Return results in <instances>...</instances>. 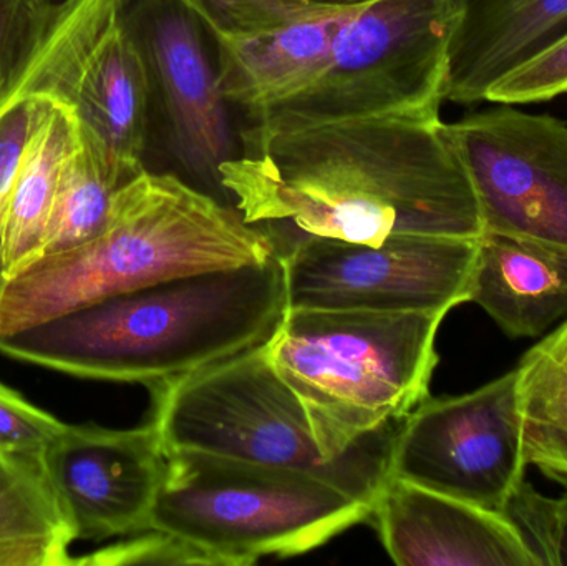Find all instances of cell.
Segmentation results:
<instances>
[{"instance_id":"obj_10","label":"cell","mask_w":567,"mask_h":566,"mask_svg":"<svg viewBox=\"0 0 567 566\" xmlns=\"http://www.w3.org/2000/svg\"><path fill=\"white\" fill-rule=\"evenodd\" d=\"M123 2L65 0L16 100H55L72 112L82 135L126 165L145 169L148 80L120 22Z\"/></svg>"},{"instance_id":"obj_24","label":"cell","mask_w":567,"mask_h":566,"mask_svg":"<svg viewBox=\"0 0 567 566\" xmlns=\"http://www.w3.org/2000/svg\"><path fill=\"white\" fill-rule=\"evenodd\" d=\"M203 20L212 33H249L293 22L312 7L292 0H182Z\"/></svg>"},{"instance_id":"obj_29","label":"cell","mask_w":567,"mask_h":566,"mask_svg":"<svg viewBox=\"0 0 567 566\" xmlns=\"http://www.w3.org/2000/svg\"><path fill=\"white\" fill-rule=\"evenodd\" d=\"M292 2L312 7V9L347 10L367 6V3L373 2V0H292Z\"/></svg>"},{"instance_id":"obj_4","label":"cell","mask_w":567,"mask_h":566,"mask_svg":"<svg viewBox=\"0 0 567 566\" xmlns=\"http://www.w3.org/2000/svg\"><path fill=\"white\" fill-rule=\"evenodd\" d=\"M443 319L286 309L266 352L327 457H343L429 399Z\"/></svg>"},{"instance_id":"obj_26","label":"cell","mask_w":567,"mask_h":566,"mask_svg":"<svg viewBox=\"0 0 567 566\" xmlns=\"http://www.w3.org/2000/svg\"><path fill=\"white\" fill-rule=\"evenodd\" d=\"M40 96H23L0 112V292L6 286V235L13 183L29 142Z\"/></svg>"},{"instance_id":"obj_22","label":"cell","mask_w":567,"mask_h":566,"mask_svg":"<svg viewBox=\"0 0 567 566\" xmlns=\"http://www.w3.org/2000/svg\"><path fill=\"white\" fill-rule=\"evenodd\" d=\"M65 0H0V112L16 100Z\"/></svg>"},{"instance_id":"obj_21","label":"cell","mask_w":567,"mask_h":566,"mask_svg":"<svg viewBox=\"0 0 567 566\" xmlns=\"http://www.w3.org/2000/svg\"><path fill=\"white\" fill-rule=\"evenodd\" d=\"M516 368L526 464L567 485V362L535 346Z\"/></svg>"},{"instance_id":"obj_8","label":"cell","mask_w":567,"mask_h":566,"mask_svg":"<svg viewBox=\"0 0 567 566\" xmlns=\"http://www.w3.org/2000/svg\"><path fill=\"white\" fill-rule=\"evenodd\" d=\"M120 22L148 80L145 169L178 176L233 206L219 169L241 153V128L219 90L205 23L182 0H125Z\"/></svg>"},{"instance_id":"obj_23","label":"cell","mask_w":567,"mask_h":566,"mask_svg":"<svg viewBox=\"0 0 567 566\" xmlns=\"http://www.w3.org/2000/svg\"><path fill=\"white\" fill-rule=\"evenodd\" d=\"M505 514L518 525L542 566H567V485L559 497H548L525 478Z\"/></svg>"},{"instance_id":"obj_7","label":"cell","mask_w":567,"mask_h":566,"mask_svg":"<svg viewBox=\"0 0 567 566\" xmlns=\"http://www.w3.org/2000/svg\"><path fill=\"white\" fill-rule=\"evenodd\" d=\"M465 0H373L349 17L322 72L245 126L293 130L369 116L439 120Z\"/></svg>"},{"instance_id":"obj_18","label":"cell","mask_w":567,"mask_h":566,"mask_svg":"<svg viewBox=\"0 0 567 566\" xmlns=\"http://www.w3.org/2000/svg\"><path fill=\"white\" fill-rule=\"evenodd\" d=\"M75 142L72 112L55 100L40 96V109L13 183L6 235L7 281L42 258L63 163Z\"/></svg>"},{"instance_id":"obj_28","label":"cell","mask_w":567,"mask_h":566,"mask_svg":"<svg viewBox=\"0 0 567 566\" xmlns=\"http://www.w3.org/2000/svg\"><path fill=\"white\" fill-rule=\"evenodd\" d=\"M536 346H538L542 351H545L546 354L553 356V358L559 359V361L567 362V321L561 328L556 329L553 335H549L545 341Z\"/></svg>"},{"instance_id":"obj_9","label":"cell","mask_w":567,"mask_h":566,"mask_svg":"<svg viewBox=\"0 0 567 566\" xmlns=\"http://www.w3.org/2000/svg\"><path fill=\"white\" fill-rule=\"evenodd\" d=\"M478 238L300 236L282 256L287 309L449 315L470 301Z\"/></svg>"},{"instance_id":"obj_6","label":"cell","mask_w":567,"mask_h":566,"mask_svg":"<svg viewBox=\"0 0 567 566\" xmlns=\"http://www.w3.org/2000/svg\"><path fill=\"white\" fill-rule=\"evenodd\" d=\"M165 481L148 532L198 565H252L327 544L372 508L326 478L195 451L166 452Z\"/></svg>"},{"instance_id":"obj_3","label":"cell","mask_w":567,"mask_h":566,"mask_svg":"<svg viewBox=\"0 0 567 566\" xmlns=\"http://www.w3.org/2000/svg\"><path fill=\"white\" fill-rule=\"evenodd\" d=\"M279 255L261 226L169 173L143 172L120 189L109 225L75 248L43 256L0 292V336L90 302L212 269Z\"/></svg>"},{"instance_id":"obj_27","label":"cell","mask_w":567,"mask_h":566,"mask_svg":"<svg viewBox=\"0 0 567 566\" xmlns=\"http://www.w3.org/2000/svg\"><path fill=\"white\" fill-rule=\"evenodd\" d=\"M65 424L0 384V454L43 455Z\"/></svg>"},{"instance_id":"obj_20","label":"cell","mask_w":567,"mask_h":566,"mask_svg":"<svg viewBox=\"0 0 567 566\" xmlns=\"http://www.w3.org/2000/svg\"><path fill=\"white\" fill-rule=\"evenodd\" d=\"M143 172L146 169L126 165L105 146L82 135L76 126V142L63 163L42 258L100 235L109 225L120 189Z\"/></svg>"},{"instance_id":"obj_14","label":"cell","mask_w":567,"mask_h":566,"mask_svg":"<svg viewBox=\"0 0 567 566\" xmlns=\"http://www.w3.org/2000/svg\"><path fill=\"white\" fill-rule=\"evenodd\" d=\"M383 548L402 566H542L505 512L389 475L372 515Z\"/></svg>"},{"instance_id":"obj_16","label":"cell","mask_w":567,"mask_h":566,"mask_svg":"<svg viewBox=\"0 0 567 566\" xmlns=\"http://www.w3.org/2000/svg\"><path fill=\"white\" fill-rule=\"evenodd\" d=\"M567 35V0H465L450 52L446 100L485 102L489 89Z\"/></svg>"},{"instance_id":"obj_25","label":"cell","mask_w":567,"mask_h":566,"mask_svg":"<svg viewBox=\"0 0 567 566\" xmlns=\"http://www.w3.org/2000/svg\"><path fill=\"white\" fill-rule=\"evenodd\" d=\"M567 93V35L503 76L489 89L485 102L505 105L548 102Z\"/></svg>"},{"instance_id":"obj_12","label":"cell","mask_w":567,"mask_h":566,"mask_svg":"<svg viewBox=\"0 0 567 566\" xmlns=\"http://www.w3.org/2000/svg\"><path fill=\"white\" fill-rule=\"evenodd\" d=\"M499 105L446 123L485 231L567 251V125Z\"/></svg>"},{"instance_id":"obj_5","label":"cell","mask_w":567,"mask_h":566,"mask_svg":"<svg viewBox=\"0 0 567 566\" xmlns=\"http://www.w3.org/2000/svg\"><path fill=\"white\" fill-rule=\"evenodd\" d=\"M148 389L150 421L166 452H206L306 472L370 508L389 477L390 444L400 422L343 457H327L302 402L272 368L266 342Z\"/></svg>"},{"instance_id":"obj_19","label":"cell","mask_w":567,"mask_h":566,"mask_svg":"<svg viewBox=\"0 0 567 566\" xmlns=\"http://www.w3.org/2000/svg\"><path fill=\"white\" fill-rule=\"evenodd\" d=\"M75 542L42 455L0 454V566H70Z\"/></svg>"},{"instance_id":"obj_17","label":"cell","mask_w":567,"mask_h":566,"mask_svg":"<svg viewBox=\"0 0 567 566\" xmlns=\"http://www.w3.org/2000/svg\"><path fill=\"white\" fill-rule=\"evenodd\" d=\"M512 338H536L567 318V251L485 231L478 238L470 301Z\"/></svg>"},{"instance_id":"obj_1","label":"cell","mask_w":567,"mask_h":566,"mask_svg":"<svg viewBox=\"0 0 567 566\" xmlns=\"http://www.w3.org/2000/svg\"><path fill=\"white\" fill-rule=\"evenodd\" d=\"M241 145L219 169L223 186L243 218L271 235L281 256L300 236L380 243L485 233L472 179L442 119L243 126Z\"/></svg>"},{"instance_id":"obj_15","label":"cell","mask_w":567,"mask_h":566,"mask_svg":"<svg viewBox=\"0 0 567 566\" xmlns=\"http://www.w3.org/2000/svg\"><path fill=\"white\" fill-rule=\"evenodd\" d=\"M357 9L317 10L259 32H209L219 90L236 115L246 123L313 82L329 62L340 29Z\"/></svg>"},{"instance_id":"obj_13","label":"cell","mask_w":567,"mask_h":566,"mask_svg":"<svg viewBox=\"0 0 567 566\" xmlns=\"http://www.w3.org/2000/svg\"><path fill=\"white\" fill-rule=\"evenodd\" d=\"M42 459L76 542L148 532L168 464L152 421L133 429L65 424Z\"/></svg>"},{"instance_id":"obj_2","label":"cell","mask_w":567,"mask_h":566,"mask_svg":"<svg viewBox=\"0 0 567 566\" xmlns=\"http://www.w3.org/2000/svg\"><path fill=\"white\" fill-rule=\"evenodd\" d=\"M281 256L179 276L0 336V354L146 388L265 344L286 312Z\"/></svg>"},{"instance_id":"obj_11","label":"cell","mask_w":567,"mask_h":566,"mask_svg":"<svg viewBox=\"0 0 567 566\" xmlns=\"http://www.w3.org/2000/svg\"><path fill=\"white\" fill-rule=\"evenodd\" d=\"M518 368L455 398L425 399L389 452V475L505 512L526 478Z\"/></svg>"}]
</instances>
